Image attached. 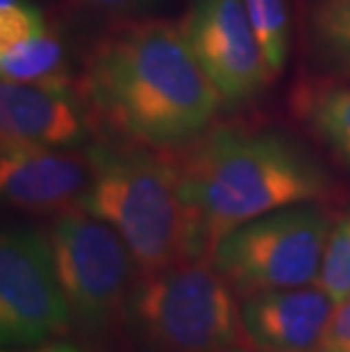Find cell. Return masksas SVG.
Listing matches in <instances>:
<instances>
[{
    "instance_id": "20",
    "label": "cell",
    "mask_w": 350,
    "mask_h": 352,
    "mask_svg": "<svg viewBox=\"0 0 350 352\" xmlns=\"http://www.w3.org/2000/svg\"><path fill=\"white\" fill-rule=\"evenodd\" d=\"M3 352H89L85 348L76 346V343H66V341H48L34 348H21V350H3Z\"/></svg>"
},
{
    "instance_id": "9",
    "label": "cell",
    "mask_w": 350,
    "mask_h": 352,
    "mask_svg": "<svg viewBox=\"0 0 350 352\" xmlns=\"http://www.w3.org/2000/svg\"><path fill=\"white\" fill-rule=\"evenodd\" d=\"M96 116L85 94L73 87H46L3 80L0 134L3 146H39L59 151L89 148Z\"/></svg>"
},
{
    "instance_id": "18",
    "label": "cell",
    "mask_w": 350,
    "mask_h": 352,
    "mask_svg": "<svg viewBox=\"0 0 350 352\" xmlns=\"http://www.w3.org/2000/svg\"><path fill=\"white\" fill-rule=\"evenodd\" d=\"M318 352H350V298L334 307Z\"/></svg>"
},
{
    "instance_id": "13",
    "label": "cell",
    "mask_w": 350,
    "mask_h": 352,
    "mask_svg": "<svg viewBox=\"0 0 350 352\" xmlns=\"http://www.w3.org/2000/svg\"><path fill=\"white\" fill-rule=\"evenodd\" d=\"M3 80L46 87H73L64 69V50L57 36L46 30L17 48L0 52Z\"/></svg>"
},
{
    "instance_id": "14",
    "label": "cell",
    "mask_w": 350,
    "mask_h": 352,
    "mask_svg": "<svg viewBox=\"0 0 350 352\" xmlns=\"http://www.w3.org/2000/svg\"><path fill=\"white\" fill-rule=\"evenodd\" d=\"M307 121L334 155L350 166V87H325L307 102Z\"/></svg>"
},
{
    "instance_id": "3",
    "label": "cell",
    "mask_w": 350,
    "mask_h": 352,
    "mask_svg": "<svg viewBox=\"0 0 350 352\" xmlns=\"http://www.w3.org/2000/svg\"><path fill=\"white\" fill-rule=\"evenodd\" d=\"M91 179L80 209L111 226L139 271L189 259V221L175 160L148 146L91 144Z\"/></svg>"
},
{
    "instance_id": "1",
    "label": "cell",
    "mask_w": 350,
    "mask_h": 352,
    "mask_svg": "<svg viewBox=\"0 0 350 352\" xmlns=\"http://www.w3.org/2000/svg\"><path fill=\"white\" fill-rule=\"evenodd\" d=\"M85 98L94 116L148 148L196 141L223 104L182 30L137 21L109 32L89 55Z\"/></svg>"
},
{
    "instance_id": "6",
    "label": "cell",
    "mask_w": 350,
    "mask_h": 352,
    "mask_svg": "<svg viewBox=\"0 0 350 352\" xmlns=\"http://www.w3.org/2000/svg\"><path fill=\"white\" fill-rule=\"evenodd\" d=\"M50 250L73 323L100 334L123 316L135 284V257L105 221L73 207L57 214L48 232Z\"/></svg>"
},
{
    "instance_id": "15",
    "label": "cell",
    "mask_w": 350,
    "mask_h": 352,
    "mask_svg": "<svg viewBox=\"0 0 350 352\" xmlns=\"http://www.w3.org/2000/svg\"><path fill=\"white\" fill-rule=\"evenodd\" d=\"M243 5L271 76H280L287 64L289 41H292L287 0H243Z\"/></svg>"
},
{
    "instance_id": "5",
    "label": "cell",
    "mask_w": 350,
    "mask_h": 352,
    "mask_svg": "<svg viewBox=\"0 0 350 352\" xmlns=\"http://www.w3.org/2000/svg\"><path fill=\"white\" fill-rule=\"evenodd\" d=\"M330 219L314 205H292L234 228L212 252V266L237 296L307 287L321 271Z\"/></svg>"
},
{
    "instance_id": "7",
    "label": "cell",
    "mask_w": 350,
    "mask_h": 352,
    "mask_svg": "<svg viewBox=\"0 0 350 352\" xmlns=\"http://www.w3.org/2000/svg\"><path fill=\"white\" fill-rule=\"evenodd\" d=\"M73 323L48 236L7 228L0 239V343L34 348L64 336Z\"/></svg>"
},
{
    "instance_id": "21",
    "label": "cell",
    "mask_w": 350,
    "mask_h": 352,
    "mask_svg": "<svg viewBox=\"0 0 350 352\" xmlns=\"http://www.w3.org/2000/svg\"><path fill=\"white\" fill-rule=\"evenodd\" d=\"M230 352H269V350H257V348H239V346H237V348H232V350H230Z\"/></svg>"
},
{
    "instance_id": "12",
    "label": "cell",
    "mask_w": 350,
    "mask_h": 352,
    "mask_svg": "<svg viewBox=\"0 0 350 352\" xmlns=\"http://www.w3.org/2000/svg\"><path fill=\"white\" fill-rule=\"evenodd\" d=\"M307 32L321 66L350 80V0H311Z\"/></svg>"
},
{
    "instance_id": "16",
    "label": "cell",
    "mask_w": 350,
    "mask_h": 352,
    "mask_svg": "<svg viewBox=\"0 0 350 352\" xmlns=\"http://www.w3.org/2000/svg\"><path fill=\"white\" fill-rule=\"evenodd\" d=\"M314 284L321 287L337 305L350 298V209L330 228L321 271Z\"/></svg>"
},
{
    "instance_id": "4",
    "label": "cell",
    "mask_w": 350,
    "mask_h": 352,
    "mask_svg": "<svg viewBox=\"0 0 350 352\" xmlns=\"http://www.w3.org/2000/svg\"><path fill=\"white\" fill-rule=\"evenodd\" d=\"M234 289L210 259L139 271L123 323L144 352H230L241 341Z\"/></svg>"
},
{
    "instance_id": "10",
    "label": "cell",
    "mask_w": 350,
    "mask_h": 352,
    "mask_svg": "<svg viewBox=\"0 0 350 352\" xmlns=\"http://www.w3.org/2000/svg\"><path fill=\"white\" fill-rule=\"evenodd\" d=\"M91 160L85 151H59L39 146H3L0 191L5 202L25 214H62L80 205Z\"/></svg>"
},
{
    "instance_id": "19",
    "label": "cell",
    "mask_w": 350,
    "mask_h": 352,
    "mask_svg": "<svg viewBox=\"0 0 350 352\" xmlns=\"http://www.w3.org/2000/svg\"><path fill=\"white\" fill-rule=\"evenodd\" d=\"M85 3L96 7V10H105V12H135L155 3V0H85Z\"/></svg>"
},
{
    "instance_id": "17",
    "label": "cell",
    "mask_w": 350,
    "mask_h": 352,
    "mask_svg": "<svg viewBox=\"0 0 350 352\" xmlns=\"http://www.w3.org/2000/svg\"><path fill=\"white\" fill-rule=\"evenodd\" d=\"M46 30V19L30 0H0V52L17 48Z\"/></svg>"
},
{
    "instance_id": "8",
    "label": "cell",
    "mask_w": 350,
    "mask_h": 352,
    "mask_svg": "<svg viewBox=\"0 0 350 352\" xmlns=\"http://www.w3.org/2000/svg\"><path fill=\"white\" fill-rule=\"evenodd\" d=\"M180 30L226 107L257 98L273 78L243 0H193Z\"/></svg>"
},
{
    "instance_id": "11",
    "label": "cell",
    "mask_w": 350,
    "mask_h": 352,
    "mask_svg": "<svg viewBox=\"0 0 350 352\" xmlns=\"http://www.w3.org/2000/svg\"><path fill=\"white\" fill-rule=\"evenodd\" d=\"M337 302L321 287L273 289L243 296L241 336L250 348L269 352H314Z\"/></svg>"
},
{
    "instance_id": "2",
    "label": "cell",
    "mask_w": 350,
    "mask_h": 352,
    "mask_svg": "<svg viewBox=\"0 0 350 352\" xmlns=\"http://www.w3.org/2000/svg\"><path fill=\"white\" fill-rule=\"evenodd\" d=\"M189 221V259H212L234 228L257 216L323 198L325 170L285 134L214 130L175 160Z\"/></svg>"
}]
</instances>
